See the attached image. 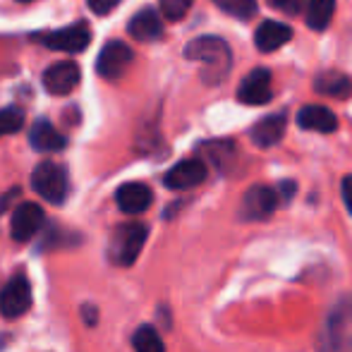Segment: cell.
I'll return each mask as SVG.
<instances>
[{
    "label": "cell",
    "instance_id": "1",
    "mask_svg": "<svg viewBox=\"0 0 352 352\" xmlns=\"http://www.w3.org/2000/svg\"><path fill=\"white\" fill-rule=\"evenodd\" d=\"M185 58L204 65V79L209 84H221L232 67L230 46L218 36H199L185 46Z\"/></svg>",
    "mask_w": 352,
    "mask_h": 352
},
{
    "label": "cell",
    "instance_id": "2",
    "mask_svg": "<svg viewBox=\"0 0 352 352\" xmlns=\"http://www.w3.org/2000/svg\"><path fill=\"white\" fill-rule=\"evenodd\" d=\"M319 352H352V295L336 302L319 333Z\"/></svg>",
    "mask_w": 352,
    "mask_h": 352
},
{
    "label": "cell",
    "instance_id": "3",
    "mask_svg": "<svg viewBox=\"0 0 352 352\" xmlns=\"http://www.w3.org/2000/svg\"><path fill=\"white\" fill-rule=\"evenodd\" d=\"M148 228L144 223H122L113 230L108 256L118 266H132L140 256L144 242H146Z\"/></svg>",
    "mask_w": 352,
    "mask_h": 352
},
{
    "label": "cell",
    "instance_id": "4",
    "mask_svg": "<svg viewBox=\"0 0 352 352\" xmlns=\"http://www.w3.org/2000/svg\"><path fill=\"white\" fill-rule=\"evenodd\" d=\"M32 187L38 197H43L51 204H63L70 190V182H67V170L60 163L43 161L34 168L32 173Z\"/></svg>",
    "mask_w": 352,
    "mask_h": 352
},
{
    "label": "cell",
    "instance_id": "5",
    "mask_svg": "<svg viewBox=\"0 0 352 352\" xmlns=\"http://www.w3.org/2000/svg\"><path fill=\"white\" fill-rule=\"evenodd\" d=\"M135 60V51L125 41H108L96 58V72L103 79H120Z\"/></svg>",
    "mask_w": 352,
    "mask_h": 352
},
{
    "label": "cell",
    "instance_id": "6",
    "mask_svg": "<svg viewBox=\"0 0 352 352\" xmlns=\"http://www.w3.org/2000/svg\"><path fill=\"white\" fill-rule=\"evenodd\" d=\"M38 41L43 46L53 48V51H65V53H82L84 48L91 43V32L84 22L70 24V27L56 29L51 34H41Z\"/></svg>",
    "mask_w": 352,
    "mask_h": 352
},
{
    "label": "cell",
    "instance_id": "7",
    "mask_svg": "<svg viewBox=\"0 0 352 352\" xmlns=\"http://www.w3.org/2000/svg\"><path fill=\"white\" fill-rule=\"evenodd\" d=\"M278 192L274 187H266V185H256L250 187L242 197V206H240V216L245 221H264L269 218L271 213L276 211L278 206Z\"/></svg>",
    "mask_w": 352,
    "mask_h": 352
},
{
    "label": "cell",
    "instance_id": "8",
    "mask_svg": "<svg viewBox=\"0 0 352 352\" xmlns=\"http://www.w3.org/2000/svg\"><path fill=\"white\" fill-rule=\"evenodd\" d=\"M32 307V287L24 276H14L0 292V311L5 319H17Z\"/></svg>",
    "mask_w": 352,
    "mask_h": 352
},
{
    "label": "cell",
    "instance_id": "9",
    "mask_svg": "<svg viewBox=\"0 0 352 352\" xmlns=\"http://www.w3.org/2000/svg\"><path fill=\"white\" fill-rule=\"evenodd\" d=\"M43 209L34 201H24L19 204L12 213V223H10V230H12V237L17 242H29L38 235V230L43 228Z\"/></svg>",
    "mask_w": 352,
    "mask_h": 352
},
{
    "label": "cell",
    "instance_id": "10",
    "mask_svg": "<svg viewBox=\"0 0 352 352\" xmlns=\"http://www.w3.org/2000/svg\"><path fill=\"white\" fill-rule=\"evenodd\" d=\"M204 180H206V163L201 158H185V161L175 163L166 173V177H163L168 190H192V187L201 185Z\"/></svg>",
    "mask_w": 352,
    "mask_h": 352
},
{
    "label": "cell",
    "instance_id": "11",
    "mask_svg": "<svg viewBox=\"0 0 352 352\" xmlns=\"http://www.w3.org/2000/svg\"><path fill=\"white\" fill-rule=\"evenodd\" d=\"M274 91H271V72L266 67H256L247 74L240 82V89H237V98L247 106H264V103L271 101Z\"/></svg>",
    "mask_w": 352,
    "mask_h": 352
},
{
    "label": "cell",
    "instance_id": "12",
    "mask_svg": "<svg viewBox=\"0 0 352 352\" xmlns=\"http://www.w3.org/2000/svg\"><path fill=\"white\" fill-rule=\"evenodd\" d=\"M82 79V72H79V65L72 60H60L56 65H51L46 72H43V87H46L48 94H56V96H65L70 94L74 87Z\"/></svg>",
    "mask_w": 352,
    "mask_h": 352
},
{
    "label": "cell",
    "instance_id": "13",
    "mask_svg": "<svg viewBox=\"0 0 352 352\" xmlns=\"http://www.w3.org/2000/svg\"><path fill=\"white\" fill-rule=\"evenodd\" d=\"M116 201L122 213L137 216V213H144L148 206H151L153 192L148 190L144 182H125V185L116 192Z\"/></svg>",
    "mask_w": 352,
    "mask_h": 352
},
{
    "label": "cell",
    "instance_id": "14",
    "mask_svg": "<svg viewBox=\"0 0 352 352\" xmlns=\"http://www.w3.org/2000/svg\"><path fill=\"white\" fill-rule=\"evenodd\" d=\"M29 142L36 151H43V153H58L67 146V137L60 135V132L53 127L51 120L46 118H38L34 120V127L29 132Z\"/></svg>",
    "mask_w": 352,
    "mask_h": 352
},
{
    "label": "cell",
    "instance_id": "15",
    "mask_svg": "<svg viewBox=\"0 0 352 352\" xmlns=\"http://www.w3.org/2000/svg\"><path fill=\"white\" fill-rule=\"evenodd\" d=\"M127 29H130L132 38H137V41H156V38L163 36L161 14L151 8H144L130 19V27Z\"/></svg>",
    "mask_w": 352,
    "mask_h": 352
},
{
    "label": "cell",
    "instance_id": "16",
    "mask_svg": "<svg viewBox=\"0 0 352 352\" xmlns=\"http://www.w3.org/2000/svg\"><path fill=\"white\" fill-rule=\"evenodd\" d=\"M290 38H292V29L287 27V24L269 19V22H264L259 29H256L254 41H256V48H259L261 53H274V51H278V48L285 46Z\"/></svg>",
    "mask_w": 352,
    "mask_h": 352
},
{
    "label": "cell",
    "instance_id": "17",
    "mask_svg": "<svg viewBox=\"0 0 352 352\" xmlns=\"http://www.w3.org/2000/svg\"><path fill=\"white\" fill-rule=\"evenodd\" d=\"M285 113H278V116H269L264 120H259L254 127H252V142L261 148H269L274 144H278L285 135Z\"/></svg>",
    "mask_w": 352,
    "mask_h": 352
},
{
    "label": "cell",
    "instance_id": "18",
    "mask_svg": "<svg viewBox=\"0 0 352 352\" xmlns=\"http://www.w3.org/2000/svg\"><path fill=\"white\" fill-rule=\"evenodd\" d=\"M297 125L305 127V130H314V132H336L338 127V118L324 106H305L297 116Z\"/></svg>",
    "mask_w": 352,
    "mask_h": 352
},
{
    "label": "cell",
    "instance_id": "19",
    "mask_svg": "<svg viewBox=\"0 0 352 352\" xmlns=\"http://www.w3.org/2000/svg\"><path fill=\"white\" fill-rule=\"evenodd\" d=\"M314 89L324 96H333V98H348L352 94V79L345 77L343 72L336 70H326L321 74H316L314 79Z\"/></svg>",
    "mask_w": 352,
    "mask_h": 352
},
{
    "label": "cell",
    "instance_id": "20",
    "mask_svg": "<svg viewBox=\"0 0 352 352\" xmlns=\"http://www.w3.org/2000/svg\"><path fill=\"white\" fill-rule=\"evenodd\" d=\"M336 12V0H307V24L314 32H324Z\"/></svg>",
    "mask_w": 352,
    "mask_h": 352
},
{
    "label": "cell",
    "instance_id": "21",
    "mask_svg": "<svg viewBox=\"0 0 352 352\" xmlns=\"http://www.w3.org/2000/svg\"><path fill=\"white\" fill-rule=\"evenodd\" d=\"M132 345H135V352H166L161 336L153 326H140L132 336Z\"/></svg>",
    "mask_w": 352,
    "mask_h": 352
},
{
    "label": "cell",
    "instance_id": "22",
    "mask_svg": "<svg viewBox=\"0 0 352 352\" xmlns=\"http://www.w3.org/2000/svg\"><path fill=\"white\" fill-rule=\"evenodd\" d=\"M24 127V111L19 106H8L0 111V140L14 135Z\"/></svg>",
    "mask_w": 352,
    "mask_h": 352
},
{
    "label": "cell",
    "instance_id": "23",
    "mask_svg": "<svg viewBox=\"0 0 352 352\" xmlns=\"http://www.w3.org/2000/svg\"><path fill=\"white\" fill-rule=\"evenodd\" d=\"M213 3L237 19H250L256 14V0H213Z\"/></svg>",
    "mask_w": 352,
    "mask_h": 352
},
{
    "label": "cell",
    "instance_id": "24",
    "mask_svg": "<svg viewBox=\"0 0 352 352\" xmlns=\"http://www.w3.org/2000/svg\"><path fill=\"white\" fill-rule=\"evenodd\" d=\"M192 8V0H161V12L170 22H180Z\"/></svg>",
    "mask_w": 352,
    "mask_h": 352
},
{
    "label": "cell",
    "instance_id": "25",
    "mask_svg": "<svg viewBox=\"0 0 352 352\" xmlns=\"http://www.w3.org/2000/svg\"><path fill=\"white\" fill-rule=\"evenodd\" d=\"M302 3H305V0H269L271 8L280 10V12H285V14H297L302 10Z\"/></svg>",
    "mask_w": 352,
    "mask_h": 352
},
{
    "label": "cell",
    "instance_id": "26",
    "mask_svg": "<svg viewBox=\"0 0 352 352\" xmlns=\"http://www.w3.org/2000/svg\"><path fill=\"white\" fill-rule=\"evenodd\" d=\"M122 0H89V10H91L94 14H108L111 10H116L118 5H120Z\"/></svg>",
    "mask_w": 352,
    "mask_h": 352
},
{
    "label": "cell",
    "instance_id": "27",
    "mask_svg": "<svg viewBox=\"0 0 352 352\" xmlns=\"http://www.w3.org/2000/svg\"><path fill=\"white\" fill-rule=\"evenodd\" d=\"M343 199H345V206H348V211L352 213V175L343 180Z\"/></svg>",
    "mask_w": 352,
    "mask_h": 352
},
{
    "label": "cell",
    "instance_id": "28",
    "mask_svg": "<svg viewBox=\"0 0 352 352\" xmlns=\"http://www.w3.org/2000/svg\"><path fill=\"white\" fill-rule=\"evenodd\" d=\"M19 3H29V0H19Z\"/></svg>",
    "mask_w": 352,
    "mask_h": 352
}]
</instances>
